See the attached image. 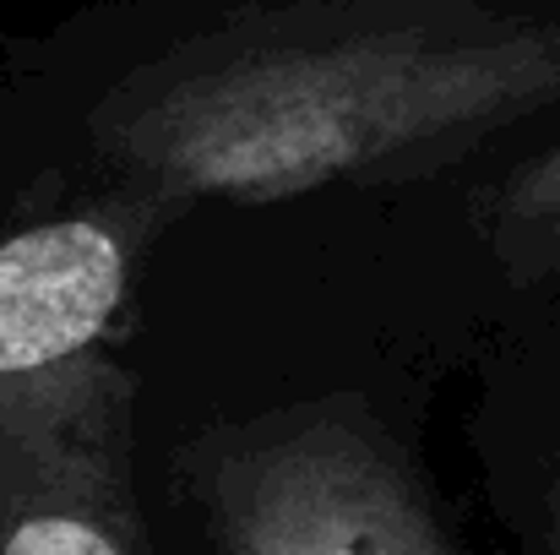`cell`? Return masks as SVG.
<instances>
[{
	"label": "cell",
	"mask_w": 560,
	"mask_h": 555,
	"mask_svg": "<svg viewBox=\"0 0 560 555\" xmlns=\"http://www.w3.org/2000/svg\"><path fill=\"white\" fill-rule=\"evenodd\" d=\"M0 555H148L120 366L0 408Z\"/></svg>",
	"instance_id": "obj_3"
},
{
	"label": "cell",
	"mask_w": 560,
	"mask_h": 555,
	"mask_svg": "<svg viewBox=\"0 0 560 555\" xmlns=\"http://www.w3.org/2000/svg\"><path fill=\"white\" fill-rule=\"evenodd\" d=\"M148 207L137 196L38 218L0 240V408L115 366L104 349L131 305Z\"/></svg>",
	"instance_id": "obj_4"
},
{
	"label": "cell",
	"mask_w": 560,
	"mask_h": 555,
	"mask_svg": "<svg viewBox=\"0 0 560 555\" xmlns=\"http://www.w3.org/2000/svg\"><path fill=\"white\" fill-rule=\"evenodd\" d=\"M545 555H560V479L545 496Z\"/></svg>",
	"instance_id": "obj_6"
},
{
	"label": "cell",
	"mask_w": 560,
	"mask_h": 555,
	"mask_svg": "<svg viewBox=\"0 0 560 555\" xmlns=\"http://www.w3.org/2000/svg\"><path fill=\"white\" fill-rule=\"evenodd\" d=\"M186 485L212 555H463L360 397L207 430L186 452Z\"/></svg>",
	"instance_id": "obj_2"
},
{
	"label": "cell",
	"mask_w": 560,
	"mask_h": 555,
	"mask_svg": "<svg viewBox=\"0 0 560 555\" xmlns=\"http://www.w3.org/2000/svg\"><path fill=\"white\" fill-rule=\"evenodd\" d=\"M485 240L512 278L560 273V142L528 159L485 207Z\"/></svg>",
	"instance_id": "obj_5"
},
{
	"label": "cell",
	"mask_w": 560,
	"mask_h": 555,
	"mask_svg": "<svg viewBox=\"0 0 560 555\" xmlns=\"http://www.w3.org/2000/svg\"><path fill=\"white\" fill-rule=\"evenodd\" d=\"M560 99V22L474 0H332L229 22L137 66L88 115L153 207H272L452 170Z\"/></svg>",
	"instance_id": "obj_1"
}]
</instances>
